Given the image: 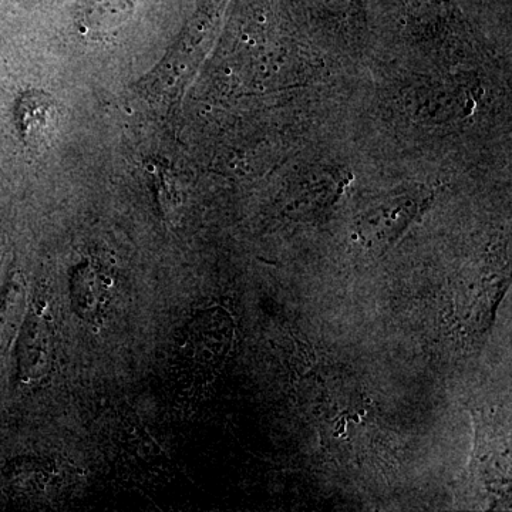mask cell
<instances>
[{"instance_id": "1", "label": "cell", "mask_w": 512, "mask_h": 512, "mask_svg": "<svg viewBox=\"0 0 512 512\" xmlns=\"http://www.w3.org/2000/svg\"><path fill=\"white\" fill-rule=\"evenodd\" d=\"M22 370L26 379L47 375L52 363V329L42 313H33L25 330L22 345Z\"/></svg>"}, {"instance_id": "2", "label": "cell", "mask_w": 512, "mask_h": 512, "mask_svg": "<svg viewBox=\"0 0 512 512\" xmlns=\"http://www.w3.org/2000/svg\"><path fill=\"white\" fill-rule=\"evenodd\" d=\"M20 131L29 146L45 143L53 123V104L45 94L26 93L19 101Z\"/></svg>"}, {"instance_id": "3", "label": "cell", "mask_w": 512, "mask_h": 512, "mask_svg": "<svg viewBox=\"0 0 512 512\" xmlns=\"http://www.w3.org/2000/svg\"><path fill=\"white\" fill-rule=\"evenodd\" d=\"M109 285L106 276L100 274L96 268L86 266L80 269L73 278V302L82 315L94 316L106 305Z\"/></svg>"}]
</instances>
